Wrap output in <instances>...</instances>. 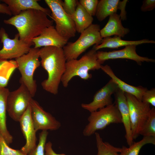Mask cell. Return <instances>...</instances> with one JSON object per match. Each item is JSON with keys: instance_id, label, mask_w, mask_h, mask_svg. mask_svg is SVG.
<instances>
[{"instance_id": "obj_7", "label": "cell", "mask_w": 155, "mask_h": 155, "mask_svg": "<svg viewBox=\"0 0 155 155\" xmlns=\"http://www.w3.org/2000/svg\"><path fill=\"white\" fill-rule=\"evenodd\" d=\"M61 0H45L51 11V18L55 23V28L62 37L69 39L75 36V23L71 16L63 9Z\"/></svg>"}, {"instance_id": "obj_36", "label": "cell", "mask_w": 155, "mask_h": 155, "mask_svg": "<svg viewBox=\"0 0 155 155\" xmlns=\"http://www.w3.org/2000/svg\"><path fill=\"white\" fill-rule=\"evenodd\" d=\"M0 13L6 14L11 16V12L8 6L5 4H2L0 1Z\"/></svg>"}, {"instance_id": "obj_23", "label": "cell", "mask_w": 155, "mask_h": 155, "mask_svg": "<svg viewBox=\"0 0 155 155\" xmlns=\"http://www.w3.org/2000/svg\"><path fill=\"white\" fill-rule=\"evenodd\" d=\"M119 0L99 1L95 15L98 21L101 22L107 17L117 13Z\"/></svg>"}, {"instance_id": "obj_18", "label": "cell", "mask_w": 155, "mask_h": 155, "mask_svg": "<svg viewBox=\"0 0 155 155\" xmlns=\"http://www.w3.org/2000/svg\"><path fill=\"white\" fill-rule=\"evenodd\" d=\"M100 69L111 78L119 88L125 93L133 95L138 99L142 101L143 94L148 89L146 88L141 86H131L123 81L116 75L111 67L107 65H101Z\"/></svg>"}, {"instance_id": "obj_32", "label": "cell", "mask_w": 155, "mask_h": 155, "mask_svg": "<svg viewBox=\"0 0 155 155\" xmlns=\"http://www.w3.org/2000/svg\"><path fill=\"white\" fill-rule=\"evenodd\" d=\"M142 102L151 105L154 107L155 106V89H151L146 90L143 94L142 99Z\"/></svg>"}, {"instance_id": "obj_13", "label": "cell", "mask_w": 155, "mask_h": 155, "mask_svg": "<svg viewBox=\"0 0 155 155\" xmlns=\"http://www.w3.org/2000/svg\"><path fill=\"white\" fill-rule=\"evenodd\" d=\"M136 46L135 44L128 45L121 50L111 51H97V57L102 64L107 60L119 59L131 60L140 65L144 62H155V59H154L139 55L136 52Z\"/></svg>"}, {"instance_id": "obj_2", "label": "cell", "mask_w": 155, "mask_h": 155, "mask_svg": "<svg viewBox=\"0 0 155 155\" xmlns=\"http://www.w3.org/2000/svg\"><path fill=\"white\" fill-rule=\"evenodd\" d=\"M40 63L48 74L41 83L43 89L54 95L58 93L62 77L66 69V60L62 48L54 46L40 49Z\"/></svg>"}, {"instance_id": "obj_25", "label": "cell", "mask_w": 155, "mask_h": 155, "mask_svg": "<svg viewBox=\"0 0 155 155\" xmlns=\"http://www.w3.org/2000/svg\"><path fill=\"white\" fill-rule=\"evenodd\" d=\"M97 149L96 155H119L121 148L115 147L108 142H104L98 133H94Z\"/></svg>"}, {"instance_id": "obj_9", "label": "cell", "mask_w": 155, "mask_h": 155, "mask_svg": "<svg viewBox=\"0 0 155 155\" xmlns=\"http://www.w3.org/2000/svg\"><path fill=\"white\" fill-rule=\"evenodd\" d=\"M33 97L22 83L17 89L9 91L7 99V111L10 117L19 122L30 105Z\"/></svg>"}, {"instance_id": "obj_4", "label": "cell", "mask_w": 155, "mask_h": 155, "mask_svg": "<svg viewBox=\"0 0 155 155\" xmlns=\"http://www.w3.org/2000/svg\"><path fill=\"white\" fill-rule=\"evenodd\" d=\"M100 30L99 25L92 24L80 33L76 41L68 42L62 48L66 61L77 59L90 46L100 44L103 39Z\"/></svg>"}, {"instance_id": "obj_10", "label": "cell", "mask_w": 155, "mask_h": 155, "mask_svg": "<svg viewBox=\"0 0 155 155\" xmlns=\"http://www.w3.org/2000/svg\"><path fill=\"white\" fill-rule=\"evenodd\" d=\"M0 39L3 44L0 50L1 59H16L27 53L31 48V46L19 39L18 33L15 35L14 38H9L3 28L0 29Z\"/></svg>"}, {"instance_id": "obj_5", "label": "cell", "mask_w": 155, "mask_h": 155, "mask_svg": "<svg viewBox=\"0 0 155 155\" xmlns=\"http://www.w3.org/2000/svg\"><path fill=\"white\" fill-rule=\"evenodd\" d=\"M40 49L31 48L28 52L16 59L18 69L21 75L20 82L24 84L33 97L37 90L36 81L34 78L36 69L41 64Z\"/></svg>"}, {"instance_id": "obj_28", "label": "cell", "mask_w": 155, "mask_h": 155, "mask_svg": "<svg viewBox=\"0 0 155 155\" xmlns=\"http://www.w3.org/2000/svg\"><path fill=\"white\" fill-rule=\"evenodd\" d=\"M48 133L46 130L42 131L40 133L38 144L27 155H45V146Z\"/></svg>"}, {"instance_id": "obj_35", "label": "cell", "mask_w": 155, "mask_h": 155, "mask_svg": "<svg viewBox=\"0 0 155 155\" xmlns=\"http://www.w3.org/2000/svg\"><path fill=\"white\" fill-rule=\"evenodd\" d=\"M45 155H66L64 154L56 153L52 148V143L50 141L46 143L45 146Z\"/></svg>"}, {"instance_id": "obj_21", "label": "cell", "mask_w": 155, "mask_h": 155, "mask_svg": "<svg viewBox=\"0 0 155 155\" xmlns=\"http://www.w3.org/2000/svg\"><path fill=\"white\" fill-rule=\"evenodd\" d=\"M154 40L145 39L136 41H129L122 40L121 38L116 36L113 37H111L103 38L101 43L98 45H94V48L96 51L104 48H117L123 46L130 45L137 46L144 43H155Z\"/></svg>"}, {"instance_id": "obj_17", "label": "cell", "mask_w": 155, "mask_h": 155, "mask_svg": "<svg viewBox=\"0 0 155 155\" xmlns=\"http://www.w3.org/2000/svg\"><path fill=\"white\" fill-rule=\"evenodd\" d=\"M120 17L117 13L109 16L108 20L105 26L100 30L102 38L115 35L123 37L130 32L128 28L123 26Z\"/></svg>"}, {"instance_id": "obj_29", "label": "cell", "mask_w": 155, "mask_h": 155, "mask_svg": "<svg viewBox=\"0 0 155 155\" xmlns=\"http://www.w3.org/2000/svg\"><path fill=\"white\" fill-rule=\"evenodd\" d=\"M0 133V155H27L20 150H15L10 148Z\"/></svg>"}, {"instance_id": "obj_37", "label": "cell", "mask_w": 155, "mask_h": 155, "mask_svg": "<svg viewBox=\"0 0 155 155\" xmlns=\"http://www.w3.org/2000/svg\"><path fill=\"white\" fill-rule=\"evenodd\" d=\"M7 60L0 59V69Z\"/></svg>"}, {"instance_id": "obj_6", "label": "cell", "mask_w": 155, "mask_h": 155, "mask_svg": "<svg viewBox=\"0 0 155 155\" xmlns=\"http://www.w3.org/2000/svg\"><path fill=\"white\" fill-rule=\"evenodd\" d=\"M88 120V123L83 132L85 136H90L111 124L122 123L120 113L115 103L91 113Z\"/></svg>"}, {"instance_id": "obj_20", "label": "cell", "mask_w": 155, "mask_h": 155, "mask_svg": "<svg viewBox=\"0 0 155 155\" xmlns=\"http://www.w3.org/2000/svg\"><path fill=\"white\" fill-rule=\"evenodd\" d=\"M9 91L5 87H0V133L8 145L13 140L6 125L7 99Z\"/></svg>"}, {"instance_id": "obj_24", "label": "cell", "mask_w": 155, "mask_h": 155, "mask_svg": "<svg viewBox=\"0 0 155 155\" xmlns=\"http://www.w3.org/2000/svg\"><path fill=\"white\" fill-rule=\"evenodd\" d=\"M148 144H155V137H144L140 141L133 142L129 147L123 146L121 148L119 155H139L143 147Z\"/></svg>"}, {"instance_id": "obj_11", "label": "cell", "mask_w": 155, "mask_h": 155, "mask_svg": "<svg viewBox=\"0 0 155 155\" xmlns=\"http://www.w3.org/2000/svg\"><path fill=\"white\" fill-rule=\"evenodd\" d=\"M31 117L35 131L56 130L61 127L60 122L45 111L36 100L32 99L30 104Z\"/></svg>"}, {"instance_id": "obj_27", "label": "cell", "mask_w": 155, "mask_h": 155, "mask_svg": "<svg viewBox=\"0 0 155 155\" xmlns=\"http://www.w3.org/2000/svg\"><path fill=\"white\" fill-rule=\"evenodd\" d=\"M140 135L144 137H155V109H151L150 115L145 122Z\"/></svg>"}, {"instance_id": "obj_34", "label": "cell", "mask_w": 155, "mask_h": 155, "mask_svg": "<svg viewBox=\"0 0 155 155\" xmlns=\"http://www.w3.org/2000/svg\"><path fill=\"white\" fill-rule=\"evenodd\" d=\"M128 0H123L122 1H119L118 5V9L121 10V13L119 14L121 19L123 21L126 20V12L125 8Z\"/></svg>"}, {"instance_id": "obj_26", "label": "cell", "mask_w": 155, "mask_h": 155, "mask_svg": "<svg viewBox=\"0 0 155 155\" xmlns=\"http://www.w3.org/2000/svg\"><path fill=\"white\" fill-rule=\"evenodd\" d=\"M17 68L15 60L7 61L0 69V87L5 88L14 70Z\"/></svg>"}, {"instance_id": "obj_15", "label": "cell", "mask_w": 155, "mask_h": 155, "mask_svg": "<svg viewBox=\"0 0 155 155\" xmlns=\"http://www.w3.org/2000/svg\"><path fill=\"white\" fill-rule=\"evenodd\" d=\"M68 41V39L60 35L55 27L52 25L45 28L40 34L33 38L32 41L35 48L48 46L63 48Z\"/></svg>"}, {"instance_id": "obj_12", "label": "cell", "mask_w": 155, "mask_h": 155, "mask_svg": "<svg viewBox=\"0 0 155 155\" xmlns=\"http://www.w3.org/2000/svg\"><path fill=\"white\" fill-rule=\"evenodd\" d=\"M118 88L117 85L111 79L96 92L92 102L88 104L82 103L81 107L91 113L111 105L113 104L111 96Z\"/></svg>"}, {"instance_id": "obj_16", "label": "cell", "mask_w": 155, "mask_h": 155, "mask_svg": "<svg viewBox=\"0 0 155 155\" xmlns=\"http://www.w3.org/2000/svg\"><path fill=\"white\" fill-rule=\"evenodd\" d=\"M115 94V103L120 113L122 123L125 130V138L128 145L129 146L133 144L134 141L132 136L129 107L125 93L118 88Z\"/></svg>"}, {"instance_id": "obj_1", "label": "cell", "mask_w": 155, "mask_h": 155, "mask_svg": "<svg viewBox=\"0 0 155 155\" xmlns=\"http://www.w3.org/2000/svg\"><path fill=\"white\" fill-rule=\"evenodd\" d=\"M40 10L30 9L21 12L17 15L5 20L4 22L16 28L19 39L30 44H34L32 39L39 36L46 28L52 26L53 21Z\"/></svg>"}, {"instance_id": "obj_33", "label": "cell", "mask_w": 155, "mask_h": 155, "mask_svg": "<svg viewBox=\"0 0 155 155\" xmlns=\"http://www.w3.org/2000/svg\"><path fill=\"white\" fill-rule=\"evenodd\" d=\"M155 8V0H144L142 2L140 9L143 12H146L152 11Z\"/></svg>"}, {"instance_id": "obj_19", "label": "cell", "mask_w": 155, "mask_h": 155, "mask_svg": "<svg viewBox=\"0 0 155 155\" xmlns=\"http://www.w3.org/2000/svg\"><path fill=\"white\" fill-rule=\"evenodd\" d=\"M9 7L13 16L17 15L21 12L30 9H34L42 11L51 17L50 9L44 8L38 2V0H3Z\"/></svg>"}, {"instance_id": "obj_14", "label": "cell", "mask_w": 155, "mask_h": 155, "mask_svg": "<svg viewBox=\"0 0 155 155\" xmlns=\"http://www.w3.org/2000/svg\"><path fill=\"white\" fill-rule=\"evenodd\" d=\"M22 131L26 139L25 145L21 150L28 155L36 146V131L33 124L31 117L30 105L19 121Z\"/></svg>"}, {"instance_id": "obj_8", "label": "cell", "mask_w": 155, "mask_h": 155, "mask_svg": "<svg viewBox=\"0 0 155 155\" xmlns=\"http://www.w3.org/2000/svg\"><path fill=\"white\" fill-rule=\"evenodd\" d=\"M129 107L132 136L133 140L139 135L150 113V104L138 99L133 95L125 93Z\"/></svg>"}, {"instance_id": "obj_22", "label": "cell", "mask_w": 155, "mask_h": 155, "mask_svg": "<svg viewBox=\"0 0 155 155\" xmlns=\"http://www.w3.org/2000/svg\"><path fill=\"white\" fill-rule=\"evenodd\" d=\"M71 16L75 23L76 32L80 34L92 24L93 17L87 13L79 1L75 11Z\"/></svg>"}, {"instance_id": "obj_30", "label": "cell", "mask_w": 155, "mask_h": 155, "mask_svg": "<svg viewBox=\"0 0 155 155\" xmlns=\"http://www.w3.org/2000/svg\"><path fill=\"white\" fill-rule=\"evenodd\" d=\"M99 1L98 0H80L79 3L91 16L96 15Z\"/></svg>"}, {"instance_id": "obj_31", "label": "cell", "mask_w": 155, "mask_h": 155, "mask_svg": "<svg viewBox=\"0 0 155 155\" xmlns=\"http://www.w3.org/2000/svg\"><path fill=\"white\" fill-rule=\"evenodd\" d=\"M78 3L77 0H64L62 1L61 4L65 13L72 16L75 11Z\"/></svg>"}, {"instance_id": "obj_3", "label": "cell", "mask_w": 155, "mask_h": 155, "mask_svg": "<svg viewBox=\"0 0 155 155\" xmlns=\"http://www.w3.org/2000/svg\"><path fill=\"white\" fill-rule=\"evenodd\" d=\"M97 51L93 47L80 59L66 61L65 70L61 80L64 87H67L69 81L74 76L88 80L92 77L89 71L100 69L102 63L98 59Z\"/></svg>"}]
</instances>
